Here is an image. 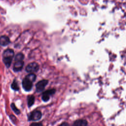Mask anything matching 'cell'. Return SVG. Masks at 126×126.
<instances>
[{
    "mask_svg": "<svg viewBox=\"0 0 126 126\" xmlns=\"http://www.w3.org/2000/svg\"><path fill=\"white\" fill-rule=\"evenodd\" d=\"M36 76L34 73H31V74L27 75L22 80V87L26 91H30L33 86V82L35 81Z\"/></svg>",
    "mask_w": 126,
    "mask_h": 126,
    "instance_id": "cell-1",
    "label": "cell"
},
{
    "mask_svg": "<svg viewBox=\"0 0 126 126\" xmlns=\"http://www.w3.org/2000/svg\"><path fill=\"white\" fill-rule=\"evenodd\" d=\"M14 55V51L11 49H7L3 52L2 54V61L7 68L10 66Z\"/></svg>",
    "mask_w": 126,
    "mask_h": 126,
    "instance_id": "cell-2",
    "label": "cell"
},
{
    "mask_svg": "<svg viewBox=\"0 0 126 126\" xmlns=\"http://www.w3.org/2000/svg\"><path fill=\"white\" fill-rule=\"evenodd\" d=\"M29 121H36L40 120L42 117V113L39 110H33L28 115Z\"/></svg>",
    "mask_w": 126,
    "mask_h": 126,
    "instance_id": "cell-3",
    "label": "cell"
},
{
    "mask_svg": "<svg viewBox=\"0 0 126 126\" xmlns=\"http://www.w3.org/2000/svg\"><path fill=\"white\" fill-rule=\"evenodd\" d=\"M39 68L38 64L35 62L30 63L26 67V71L29 73H33L37 72Z\"/></svg>",
    "mask_w": 126,
    "mask_h": 126,
    "instance_id": "cell-4",
    "label": "cell"
},
{
    "mask_svg": "<svg viewBox=\"0 0 126 126\" xmlns=\"http://www.w3.org/2000/svg\"><path fill=\"white\" fill-rule=\"evenodd\" d=\"M48 81L47 80H42L39 81H38L35 85V87H36V92L37 93H40L42 92L46 86L48 84Z\"/></svg>",
    "mask_w": 126,
    "mask_h": 126,
    "instance_id": "cell-5",
    "label": "cell"
},
{
    "mask_svg": "<svg viewBox=\"0 0 126 126\" xmlns=\"http://www.w3.org/2000/svg\"><path fill=\"white\" fill-rule=\"evenodd\" d=\"M56 92V90L55 89H49L43 92L42 95V99L44 102L48 101L50 98V96L54 94Z\"/></svg>",
    "mask_w": 126,
    "mask_h": 126,
    "instance_id": "cell-6",
    "label": "cell"
},
{
    "mask_svg": "<svg viewBox=\"0 0 126 126\" xmlns=\"http://www.w3.org/2000/svg\"><path fill=\"white\" fill-rule=\"evenodd\" d=\"M24 64V63L23 60L15 61L13 65V68L14 71L18 72L21 71L23 68Z\"/></svg>",
    "mask_w": 126,
    "mask_h": 126,
    "instance_id": "cell-7",
    "label": "cell"
},
{
    "mask_svg": "<svg viewBox=\"0 0 126 126\" xmlns=\"http://www.w3.org/2000/svg\"><path fill=\"white\" fill-rule=\"evenodd\" d=\"M10 42L9 37L5 35H3L0 37V45L5 46L8 45Z\"/></svg>",
    "mask_w": 126,
    "mask_h": 126,
    "instance_id": "cell-8",
    "label": "cell"
},
{
    "mask_svg": "<svg viewBox=\"0 0 126 126\" xmlns=\"http://www.w3.org/2000/svg\"><path fill=\"white\" fill-rule=\"evenodd\" d=\"M88 125V122L85 120H78L75 121L73 124V126H85Z\"/></svg>",
    "mask_w": 126,
    "mask_h": 126,
    "instance_id": "cell-9",
    "label": "cell"
},
{
    "mask_svg": "<svg viewBox=\"0 0 126 126\" xmlns=\"http://www.w3.org/2000/svg\"><path fill=\"white\" fill-rule=\"evenodd\" d=\"M35 100L34 96L32 95H30L28 97V105L29 107L32 106V105L34 104Z\"/></svg>",
    "mask_w": 126,
    "mask_h": 126,
    "instance_id": "cell-10",
    "label": "cell"
},
{
    "mask_svg": "<svg viewBox=\"0 0 126 126\" xmlns=\"http://www.w3.org/2000/svg\"><path fill=\"white\" fill-rule=\"evenodd\" d=\"M11 87L14 91H19V86L18 85L17 82L15 79L13 80V82H12V83L11 85Z\"/></svg>",
    "mask_w": 126,
    "mask_h": 126,
    "instance_id": "cell-11",
    "label": "cell"
},
{
    "mask_svg": "<svg viewBox=\"0 0 126 126\" xmlns=\"http://www.w3.org/2000/svg\"><path fill=\"white\" fill-rule=\"evenodd\" d=\"M24 59V55L21 53H18L15 57V61H22Z\"/></svg>",
    "mask_w": 126,
    "mask_h": 126,
    "instance_id": "cell-12",
    "label": "cell"
},
{
    "mask_svg": "<svg viewBox=\"0 0 126 126\" xmlns=\"http://www.w3.org/2000/svg\"><path fill=\"white\" fill-rule=\"evenodd\" d=\"M11 107L12 109V110L14 112V113L17 114V115H19L20 113V110L16 107L15 104L14 103H11Z\"/></svg>",
    "mask_w": 126,
    "mask_h": 126,
    "instance_id": "cell-13",
    "label": "cell"
},
{
    "mask_svg": "<svg viewBox=\"0 0 126 126\" xmlns=\"http://www.w3.org/2000/svg\"><path fill=\"white\" fill-rule=\"evenodd\" d=\"M9 117H10V119H11V120L12 121V122H13V123H15V122L16 121V117H15L14 116L12 115H11L9 116Z\"/></svg>",
    "mask_w": 126,
    "mask_h": 126,
    "instance_id": "cell-14",
    "label": "cell"
},
{
    "mask_svg": "<svg viewBox=\"0 0 126 126\" xmlns=\"http://www.w3.org/2000/svg\"><path fill=\"white\" fill-rule=\"evenodd\" d=\"M31 125H33V126L38 125V126H40V125H42V124L41 123H33V124H31Z\"/></svg>",
    "mask_w": 126,
    "mask_h": 126,
    "instance_id": "cell-15",
    "label": "cell"
},
{
    "mask_svg": "<svg viewBox=\"0 0 126 126\" xmlns=\"http://www.w3.org/2000/svg\"><path fill=\"white\" fill-rule=\"evenodd\" d=\"M61 125V126H62V125H63V126H64V125H68V124L67 123H64L62 124Z\"/></svg>",
    "mask_w": 126,
    "mask_h": 126,
    "instance_id": "cell-16",
    "label": "cell"
}]
</instances>
